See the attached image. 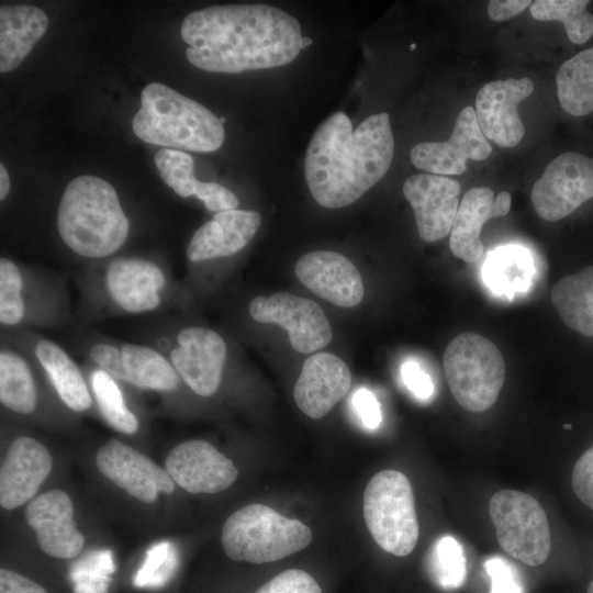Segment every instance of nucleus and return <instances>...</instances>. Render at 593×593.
I'll use <instances>...</instances> for the list:
<instances>
[{"mask_svg": "<svg viewBox=\"0 0 593 593\" xmlns=\"http://www.w3.org/2000/svg\"><path fill=\"white\" fill-rule=\"evenodd\" d=\"M187 59L210 72L287 65L302 49L299 21L268 4H222L189 13L180 29Z\"/></svg>", "mask_w": 593, "mask_h": 593, "instance_id": "1", "label": "nucleus"}, {"mask_svg": "<svg viewBox=\"0 0 593 593\" xmlns=\"http://www.w3.org/2000/svg\"><path fill=\"white\" fill-rule=\"evenodd\" d=\"M394 139L387 112L365 119L356 128L344 112L327 118L313 134L304 174L315 201L327 209L351 204L389 170Z\"/></svg>", "mask_w": 593, "mask_h": 593, "instance_id": "2", "label": "nucleus"}, {"mask_svg": "<svg viewBox=\"0 0 593 593\" xmlns=\"http://www.w3.org/2000/svg\"><path fill=\"white\" fill-rule=\"evenodd\" d=\"M63 242L77 255L103 258L126 240L128 220L115 189L96 176H79L66 187L57 212Z\"/></svg>", "mask_w": 593, "mask_h": 593, "instance_id": "3", "label": "nucleus"}, {"mask_svg": "<svg viewBox=\"0 0 593 593\" xmlns=\"http://www.w3.org/2000/svg\"><path fill=\"white\" fill-rule=\"evenodd\" d=\"M132 127L146 143L201 153L219 149L225 136L222 121L209 109L158 82L143 89Z\"/></svg>", "mask_w": 593, "mask_h": 593, "instance_id": "4", "label": "nucleus"}, {"mask_svg": "<svg viewBox=\"0 0 593 593\" xmlns=\"http://www.w3.org/2000/svg\"><path fill=\"white\" fill-rule=\"evenodd\" d=\"M312 539L307 525L258 503L245 505L231 514L221 535L222 547L228 558L250 563L281 560L306 548Z\"/></svg>", "mask_w": 593, "mask_h": 593, "instance_id": "5", "label": "nucleus"}, {"mask_svg": "<svg viewBox=\"0 0 593 593\" xmlns=\"http://www.w3.org/2000/svg\"><path fill=\"white\" fill-rule=\"evenodd\" d=\"M447 384L469 412H484L497 400L505 380V361L494 343L477 333H462L443 357Z\"/></svg>", "mask_w": 593, "mask_h": 593, "instance_id": "6", "label": "nucleus"}, {"mask_svg": "<svg viewBox=\"0 0 593 593\" xmlns=\"http://www.w3.org/2000/svg\"><path fill=\"white\" fill-rule=\"evenodd\" d=\"M366 526L381 549L398 557L411 553L418 540L419 524L407 477L396 470L376 473L363 492Z\"/></svg>", "mask_w": 593, "mask_h": 593, "instance_id": "7", "label": "nucleus"}, {"mask_svg": "<svg viewBox=\"0 0 593 593\" xmlns=\"http://www.w3.org/2000/svg\"><path fill=\"white\" fill-rule=\"evenodd\" d=\"M489 514L503 551L530 567L548 559L551 551L549 522L535 497L516 490L497 491L490 499Z\"/></svg>", "mask_w": 593, "mask_h": 593, "instance_id": "8", "label": "nucleus"}, {"mask_svg": "<svg viewBox=\"0 0 593 593\" xmlns=\"http://www.w3.org/2000/svg\"><path fill=\"white\" fill-rule=\"evenodd\" d=\"M593 198V158L579 153L557 156L532 190V202L545 221H559Z\"/></svg>", "mask_w": 593, "mask_h": 593, "instance_id": "9", "label": "nucleus"}, {"mask_svg": "<svg viewBox=\"0 0 593 593\" xmlns=\"http://www.w3.org/2000/svg\"><path fill=\"white\" fill-rule=\"evenodd\" d=\"M250 316L259 323L277 324L288 331L291 347L311 354L327 346L332 327L322 307L314 301L289 292L255 298Z\"/></svg>", "mask_w": 593, "mask_h": 593, "instance_id": "10", "label": "nucleus"}, {"mask_svg": "<svg viewBox=\"0 0 593 593\" xmlns=\"http://www.w3.org/2000/svg\"><path fill=\"white\" fill-rule=\"evenodd\" d=\"M492 146L482 134L474 109L463 108L456 120L450 137L445 142H424L410 152L411 163L433 175H461L467 160H484Z\"/></svg>", "mask_w": 593, "mask_h": 593, "instance_id": "11", "label": "nucleus"}, {"mask_svg": "<svg viewBox=\"0 0 593 593\" xmlns=\"http://www.w3.org/2000/svg\"><path fill=\"white\" fill-rule=\"evenodd\" d=\"M96 463L107 479L144 503H154L158 494L175 490L166 469L119 439H110L98 449Z\"/></svg>", "mask_w": 593, "mask_h": 593, "instance_id": "12", "label": "nucleus"}, {"mask_svg": "<svg viewBox=\"0 0 593 593\" xmlns=\"http://www.w3.org/2000/svg\"><path fill=\"white\" fill-rule=\"evenodd\" d=\"M165 466L174 482L192 494L224 491L238 477L234 462L202 439L187 440L174 447Z\"/></svg>", "mask_w": 593, "mask_h": 593, "instance_id": "13", "label": "nucleus"}, {"mask_svg": "<svg viewBox=\"0 0 593 593\" xmlns=\"http://www.w3.org/2000/svg\"><path fill=\"white\" fill-rule=\"evenodd\" d=\"M532 79L508 78L484 85L475 96V116L482 134L502 147L516 146L525 134L518 104L534 92Z\"/></svg>", "mask_w": 593, "mask_h": 593, "instance_id": "14", "label": "nucleus"}, {"mask_svg": "<svg viewBox=\"0 0 593 593\" xmlns=\"http://www.w3.org/2000/svg\"><path fill=\"white\" fill-rule=\"evenodd\" d=\"M170 360L187 385L200 396L213 395L221 383L226 344L216 332L190 326L177 335Z\"/></svg>", "mask_w": 593, "mask_h": 593, "instance_id": "15", "label": "nucleus"}, {"mask_svg": "<svg viewBox=\"0 0 593 593\" xmlns=\"http://www.w3.org/2000/svg\"><path fill=\"white\" fill-rule=\"evenodd\" d=\"M25 519L44 553L71 559L81 552L85 537L74 522L72 501L66 492L49 490L32 499L25 508Z\"/></svg>", "mask_w": 593, "mask_h": 593, "instance_id": "16", "label": "nucleus"}, {"mask_svg": "<svg viewBox=\"0 0 593 593\" xmlns=\"http://www.w3.org/2000/svg\"><path fill=\"white\" fill-rule=\"evenodd\" d=\"M460 184L446 176L415 174L403 184L419 237L425 242L441 239L450 233L459 206Z\"/></svg>", "mask_w": 593, "mask_h": 593, "instance_id": "17", "label": "nucleus"}, {"mask_svg": "<svg viewBox=\"0 0 593 593\" xmlns=\"http://www.w3.org/2000/svg\"><path fill=\"white\" fill-rule=\"evenodd\" d=\"M294 272L306 289L334 305L354 307L363 299L359 270L337 251L307 253L298 260Z\"/></svg>", "mask_w": 593, "mask_h": 593, "instance_id": "18", "label": "nucleus"}, {"mask_svg": "<svg viewBox=\"0 0 593 593\" xmlns=\"http://www.w3.org/2000/svg\"><path fill=\"white\" fill-rule=\"evenodd\" d=\"M351 374L346 362L331 353H317L302 366L293 388L298 407L309 417H324L348 392Z\"/></svg>", "mask_w": 593, "mask_h": 593, "instance_id": "19", "label": "nucleus"}, {"mask_svg": "<svg viewBox=\"0 0 593 593\" xmlns=\"http://www.w3.org/2000/svg\"><path fill=\"white\" fill-rule=\"evenodd\" d=\"M52 456L44 445L29 436L15 438L1 463L0 505L16 508L30 502L52 470Z\"/></svg>", "mask_w": 593, "mask_h": 593, "instance_id": "20", "label": "nucleus"}, {"mask_svg": "<svg viewBox=\"0 0 593 593\" xmlns=\"http://www.w3.org/2000/svg\"><path fill=\"white\" fill-rule=\"evenodd\" d=\"M165 275L154 262L141 258H118L105 272L107 289L112 300L130 313L148 312L160 304Z\"/></svg>", "mask_w": 593, "mask_h": 593, "instance_id": "21", "label": "nucleus"}, {"mask_svg": "<svg viewBox=\"0 0 593 593\" xmlns=\"http://www.w3.org/2000/svg\"><path fill=\"white\" fill-rule=\"evenodd\" d=\"M261 216L255 211L226 210L217 212L192 235L187 257L192 262L232 256L255 236Z\"/></svg>", "mask_w": 593, "mask_h": 593, "instance_id": "22", "label": "nucleus"}, {"mask_svg": "<svg viewBox=\"0 0 593 593\" xmlns=\"http://www.w3.org/2000/svg\"><path fill=\"white\" fill-rule=\"evenodd\" d=\"M48 18L38 7L31 4H2L0 7V71L15 69L43 37Z\"/></svg>", "mask_w": 593, "mask_h": 593, "instance_id": "23", "label": "nucleus"}, {"mask_svg": "<svg viewBox=\"0 0 593 593\" xmlns=\"http://www.w3.org/2000/svg\"><path fill=\"white\" fill-rule=\"evenodd\" d=\"M494 199L493 190L488 187H474L465 193L449 238L450 250L456 257L473 262L482 256L480 234L483 224L495 217Z\"/></svg>", "mask_w": 593, "mask_h": 593, "instance_id": "24", "label": "nucleus"}, {"mask_svg": "<svg viewBox=\"0 0 593 593\" xmlns=\"http://www.w3.org/2000/svg\"><path fill=\"white\" fill-rule=\"evenodd\" d=\"M551 301L569 328L593 337V265L559 279Z\"/></svg>", "mask_w": 593, "mask_h": 593, "instance_id": "25", "label": "nucleus"}, {"mask_svg": "<svg viewBox=\"0 0 593 593\" xmlns=\"http://www.w3.org/2000/svg\"><path fill=\"white\" fill-rule=\"evenodd\" d=\"M35 354L61 401L72 411L88 410L92 401L90 392L69 355L47 339L36 344Z\"/></svg>", "mask_w": 593, "mask_h": 593, "instance_id": "26", "label": "nucleus"}, {"mask_svg": "<svg viewBox=\"0 0 593 593\" xmlns=\"http://www.w3.org/2000/svg\"><path fill=\"white\" fill-rule=\"evenodd\" d=\"M123 378L137 388L172 391L178 385V373L163 355L138 344H125L121 348Z\"/></svg>", "mask_w": 593, "mask_h": 593, "instance_id": "27", "label": "nucleus"}, {"mask_svg": "<svg viewBox=\"0 0 593 593\" xmlns=\"http://www.w3.org/2000/svg\"><path fill=\"white\" fill-rule=\"evenodd\" d=\"M560 105L571 115L593 111V47L566 60L556 76Z\"/></svg>", "mask_w": 593, "mask_h": 593, "instance_id": "28", "label": "nucleus"}, {"mask_svg": "<svg viewBox=\"0 0 593 593\" xmlns=\"http://www.w3.org/2000/svg\"><path fill=\"white\" fill-rule=\"evenodd\" d=\"M534 265L529 253L519 246L494 250L483 266V279L499 294L524 292L530 284Z\"/></svg>", "mask_w": 593, "mask_h": 593, "instance_id": "29", "label": "nucleus"}, {"mask_svg": "<svg viewBox=\"0 0 593 593\" xmlns=\"http://www.w3.org/2000/svg\"><path fill=\"white\" fill-rule=\"evenodd\" d=\"M0 400L9 410L30 414L37 402V393L29 365L19 354L3 349L0 353Z\"/></svg>", "mask_w": 593, "mask_h": 593, "instance_id": "30", "label": "nucleus"}, {"mask_svg": "<svg viewBox=\"0 0 593 593\" xmlns=\"http://www.w3.org/2000/svg\"><path fill=\"white\" fill-rule=\"evenodd\" d=\"M588 0H537L530 14L538 21H559L569 40L582 45L593 36V14L586 11Z\"/></svg>", "mask_w": 593, "mask_h": 593, "instance_id": "31", "label": "nucleus"}, {"mask_svg": "<svg viewBox=\"0 0 593 593\" xmlns=\"http://www.w3.org/2000/svg\"><path fill=\"white\" fill-rule=\"evenodd\" d=\"M92 391L103 418L115 430L132 435L138 429L137 417L125 405L123 394L111 377L99 369L91 374Z\"/></svg>", "mask_w": 593, "mask_h": 593, "instance_id": "32", "label": "nucleus"}, {"mask_svg": "<svg viewBox=\"0 0 593 593\" xmlns=\"http://www.w3.org/2000/svg\"><path fill=\"white\" fill-rule=\"evenodd\" d=\"M163 181L178 195H195L198 181L193 175L194 163L191 155L172 148H161L154 157Z\"/></svg>", "mask_w": 593, "mask_h": 593, "instance_id": "33", "label": "nucleus"}, {"mask_svg": "<svg viewBox=\"0 0 593 593\" xmlns=\"http://www.w3.org/2000/svg\"><path fill=\"white\" fill-rule=\"evenodd\" d=\"M432 572L444 589H457L466 580V558L460 544L451 536L436 542L432 555Z\"/></svg>", "mask_w": 593, "mask_h": 593, "instance_id": "34", "label": "nucleus"}, {"mask_svg": "<svg viewBox=\"0 0 593 593\" xmlns=\"http://www.w3.org/2000/svg\"><path fill=\"white\" fill-rule=\"evenodd\" d=\"M22 277L16 265L8 259H0V322L5 326L19 324L24 317L22 299Z\"/></svg>", "mask_w": 593, "mask_h": 593, "instance_id": "35", "label": "nucleus"}, {"mask_svg": "<svg viewBox=\"0 0 593 593\" xmlns=\"http://www.w3.org/2000/svg\"><path fill=\"white\" fill-rule=\"evenodd\" d=\"M256 593H322V590L307 572L289 569L266 582Z\"/></svg>", "mask_w": 593, "mask_h": 593, "instance_id": "36", "label": "nucleus"}, {"mask_svg": "<svg viewBox=\"0 0 593 593\" xmlns=\"http://www.w3.org/2000/svg\"><path fill=\"white\" fill-rule=\"evenodd\" d=\"M491 579L490 593H524L515 568L502 557H492L484 562Z\"/></svg>", "mask_w": 593, "mask_h": 593, "instance_id": "37", "label": "nucleus"}, {"mask_svg": "<svg viewBox=\"0 0 593 593\" xmlns=\"http://www.w3.org/2000/svg\"><path fill=\"white\" fill-rule=\"evenodd\" d=\"M571 485L577 497L593 511V446L577 460L572 470Z\"/></svg>", "mask_w": 593, "mask_h": 593, "instance_id": "38", "label": "nucleus"}, {"mask_svg": "<svg viewBox=\"0 0 593 593\" xmlns=\"http://www.w3.org/2000/svg\"><path fill=\"white\" fill-rule=\"evenodd\" d=\"M195 197L201 200L209 211L222 212L238 206L237 197L226 187L216 182H201Z\"/></svg>", "mask_w": 593, "mask_h": 593, "instance_id": "39", "label": "nucleus"}, {"mask_svg": "<svg viewBox=\"0 0 593 593\" xmlns=\"http://www.w3.org/2000/svg\"><path fill=\"white\" fill-rule=\"evenodd\" d=\"M353 407L361 424L368 429L379 427L382 415L377 398L366 388H359L351 399Z\"/></svg>", "mask_w": 593, "mask_h": 593, "instance_id": "40", "label": "nucleus"}, {"mask_svg": "<svg viewBox=\"0 0 593 593\" xmlns=\"http://www.w3.org/2000/svg\"><path fill=\"white\" fill-rule=\"evenodd\" d=\"M402 381L418 400H428L434 393L430 377L413 360H407L401 368Z\"/></svg>", "mask_w": 593, "mask_h": 593, "instance_id": "41", "label": "nucleus"}, {"mask_svg": "<svg viewBox=\"0 0 593 593\" xmlns=\"http://www.w3.org/2000/svg\"><path fill=\"white\" fill-rule=\"evenodd\" d=\"M90 356L101 370L113 378L122 380L123 363L120 348L109 344L99 343L91 347Z\"/></svg>", "mask_w": 593, "mask_h": 593, "instance_id": "42", "label": "nucleus"}, {"mask_svg": "<svg viewBox=\"0 0 593 593\" xmlns=\"http://www.w3.org/2000/svg\"><path fill=\"white\" fill-rule=\"evenodd\" d=\"M0 593H48L42 585L8 569L0 570Z\"/></svg>", "mask_w": 593, "mask_h": 593, "instance_id": "43", "label": "nucleus"}, {"mask_svg": "<svg viewBox=\"0 0 593 593\" xmlns=\"http://www.w3.org/2000/svg\"><path fill=\"white\" fill-rule=\"evenodd\" d=\"M532 1L528 0H492L488 4V14L495 22L512 19L524 11Z\"/></svg>", "mask_w": 593, "mask_h": 593, "instance_id": "44", "label": "nucleus"}, {"mask_svg": "<svg viewBox=\"0 0 593 593\" xmlns=\"http://www.w3.org/2000/svg\"><path fill=\"white\" fill-rule=\"evenodd\" d=\"M495 217L504 216L511 209V194L506 191L500 192L494 199Z\"/></svg>", "mask_w": 593, "mask_h": 593, "instance_id": "45", "label": "nucleus"}, {"mask_svg": "<svg viewBox=\"0 0 593 593\" xmlns=\"http://www.w3.org/2000/svg\"><path fill=\"white\" fill-rule=\"evenodd\" d=\"M10 191V177L3 164L0 165V200H4Z\"/></svg>", "mask_w": 593, "mask_h": 593, "instance_id": "46", "label": "nucleus"}, {"mask_svg": "<svg viewBox=\"0 0 593 593\" xmlns=\"http://www.w3.org/2000/svg\"><path fill=\"white\" fill-rule=\"evenodd\" d=\"M312 44V40L307 36L303 37L302 40V48L306 47L307 45Z\"/></svg>", "mask_w": 593, "mask_h": 593, "instance_id": "47", "label": "nucleus"}, {"mask_svg": "<svg viewBox=\"0 0 593 593\" xmlns=\"http://www.w3.org/2000/svg\"><path fill=\"white\" fill-rule=\"evenodd\" d=\"M586 593H593V580H592V581L590 582V584L588 585Z\"/></svg>", "mask_w": 593, "mask_h": 593, "instance_id": "48", "label": "nucleus"}, {"mask_svg": "<svg viewBox=\"0 0 593 593\" xmlns=\"http://www.w3.org/2000/svg\"><path fill=\"white\" fill-rule=\"evenodd\" d=\"M410 48H411L412 51L415 49V44H412V45L410 46Z\"/></svg>", "mask_w": 593, "mask_h": 593, "instance_id": "49", "label": "nucleus"}]
</instances>
